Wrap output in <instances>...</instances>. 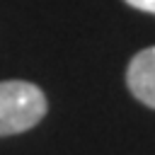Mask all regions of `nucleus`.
<instances>
[{
    "mask_svg": "<svg viewBox=\"0 0 155 155\" xmlns=\"http://www.w3.org/2000/svg\"><path fill=\"white\" fill-rule=\"evenodd\" d=\"M131 7H136V10H140V12H150V15H155V0H126Z\"/></svg>",
    "mask_w": 155,
    "mask_h": 155,
    "instance_id": "7ed1b4c3",
    "label": "nucleus"
},
{
    "mask_svg": "<svg viewBox=\"0 0 155 155\" xmlns=\"http://www.w3.org/2000/svg\"><path fill=\"white\" fill-rule=\"evenodd\" d=\"M126 85L138 102L155 109V46L143 48L131 58L126 70Z\"/></svg>",
    "mask_w": 155,
    "mask_h": 155,
    "instance_id": "f03ea898",
    "label": "nucleus"
},
{
    "mask_svg": "<svg viewBox=\"0 0 155 155\" xmlns=\"http://www.w3.org/2000/svg\"><path fill=\"white\" fill-rule=\"evenodd\" d=\"M46 114L44 92L24 80L0 82V136L29 131Z\"/></svg>",
    "mask_w": 155,
    "mask_h": 155,
    "instance_id": "f257e3e1",
    "label": "nucleus"
}]
</instances>
